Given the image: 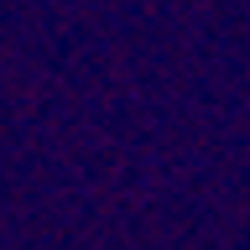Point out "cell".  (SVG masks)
<instances>
[]
</instances>
